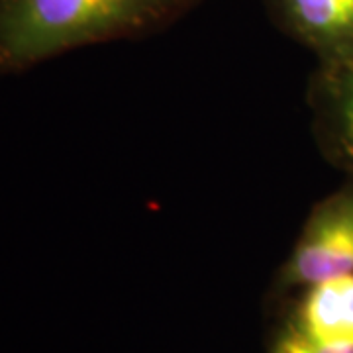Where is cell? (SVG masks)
<instances>
[{"label": "cell", "instance_id": "277c9868", "mask_svg": "<svg viewBox=\"0 0 353 353\" xmlns=\"http://www.w3.org/2000/svg\"><path fill=\"white\" fill-rule=\"evenodd\" d=\"M292 328L334 347H353V275L308 285Z\"/></svg>", "mask_w": 353, "mask_h": 353}, {"label": "cell", "instance_id": "3957f363", "mask_svg": "<svg viewBox=\"0 0 353 353\" xmlns=\"http://www.w3.org/2000/svg\"><path fill=\"white\" fill-rule=\"evenodd\" d=\"M285 28L330 63L353 57V0H275Z\"/></svg>", "mask_w": 353, "mask_h": 353}, {"label": "cell", "instance_id": "8992f818", "mask_svg": "<svg viewBox=\"0 0 353 353\" xmlns=\"http://www.w3.org/2000/svg\"><path fill=\"white\" fill-rule=\"evenodd\" d=\"M273 353H353V347H334L316 343L290 326L277 340Z\"/></svg>", "mask_w": 353, "mask_h": 353}, {"label": "cell", "instance_id": "6da1fadb", "mask_svg": "<svg viewBox=\"0 0 353 353\" xmlns=\"http://www.w3.org/2000/svg\"><path fill=\"white\" fill-rule=\"evenodd\" d=\"M183 0H0V73L124 38L167 20Z\"/></svg>", "mask_w": 353, "mask_h": 353}, {"label": "cell", "instance_id": "7a4b0ae2", "mask_svg": "<svg viewBox=\"0 0 353 353\" xmlns=\"http://www.w3.org/2000/svg\"><path fill=\"white\" fill-rule=\"evenodd\" d=\"M340 275H353V190L316 206L290 253L283 281L308 287Z\"/></svg>", "mask_w": 353, "mask_h": 353}, {"label": "cell", "instance_id": "5b68a950", "mask_svg": "<svg viewBox=\"0 0 353 353\" xmlns=\"http://www.w3.org/2000/svg\"><path fill=\"white\" fill-rule=\"evenodd\" d=\"M334 65V124L340 145L353 161V57Z\"/></svg>", "mask_w": 353, "mask_h": 353}]
</instances>
